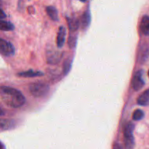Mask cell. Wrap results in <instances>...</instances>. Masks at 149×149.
Masks as SVG:
<instances>
[{"mask_svg": "<svg viewBox=\"0 0 149 149\" xmlns=\"http://www.w3.org/2000/svg\"><path fill=\"white\" fill-rule=\"evenodd\" d=\"M0 54L6 57L13 56L15 54L14 46L1 38H0Z\"/></svg>", "mask_w": 149, "mask_h": 149, "instance_id": "cell-4", "label": "cell"}, {"mask_svg": "<svg viewBox=\"0 0 149 149\" xmlns=\"http://www.w3.org/2000/svg\"><path fill=\"white\" fill-rule=\"evenodd\" d=\"M90 21H91V15H90V10H86L85 13H84L81 18V26L83 29H86L90 25Z\"/></svg>", "mask_w": 149, "mask_h": 149, "instance_id": "cell-12", "label": "cell"}, {"mask_svg": "<svg viewBox=\"0 0 149 149\" xmlns=\"http://www.w3.org/2000/svg\"><path fill=\"white\" fill-rule=\"evenodd\" d=\"M17 75L19 77H26V78H30V77H42L43 75V73L41 71H34L32 70H29V71H24V72L19 73Z\"/></svg>", "mask_w": 149, "mask_h": 149, "instance_id": "cell-10", "label": "cell"}, {"mask_svg": "<svg viewBox=\"0 0 149 149\" xmlns=\"http://www.w3.org/2000/svg\"><path fill=\"white\" fill-rule=\"evenodd\" d=\"M134 125L131 122L127 124L124 130V140L127 149H132L135 144L133 135Z\"/></svg>", "mask_w": 149, "mask_h": 149, "instance_id": "cell-2", "label": "cell"}, {"mask_svg": "<svg viewBox=\"0 0 149 149\" xmlns=\"http://www.w3.org/2000/svg\"><path fill=\"white\" fill-rule=\"evenodd\" d=\"M65 36H66V30L63 26H61L58 30V36H57V45L58 47H62L65 43Z\"/></svg>", "mask_w": 149, "mask_h": 149, "instance_id": "cell-7", "label": "cell"}, {"mask_svg": "<svg viewBox=\"0 0 149 149\" xmlns=\"http://www.w3.org/2000/svg\"><path fill=\"white\" fill-rule=\"evenodd\" d=\"M138 104L140 106H147L149 105V89L148 90H146L143 94L138 97Z\"/></svg>", "mask_w": 149, "mask_h": 149, "instance_id": "cell-9", "label": "cell"}, {"mask_svg": "<svg viewBox=\"0 0 149 149\" xmlns=\"http://www.w3.org/2000/svg\"><path fill=\"white\" fill-rule=\"evenodd\" d=\"M67 20H68V27H69L70 30L71 31H77L79 26V20L76 17H73V18L67 17Z\"/></svg>", "mask_w": 149, "mask_h": 149, "instance_id": "cell-13", "label": "cell"}, {"mask_svg": "<svg viewBox=\"0 0 149 149\" xmlns=\"http://www.w3.org/2000/svg\"><path fill=\"white\" fill-rule=\"evenodd\" d=\"M113 149H123V148H122V147L121 146L120 144H119V143H115L114 145H113Z\"/></svg>", "mask_w": 149, "mask_h": 149, "instance_id": "cell-17", "label": "cell"}, {"mask_svg": "<svg viewBox=\"0 0 149 149\" xmlns=\"http://www.w3.org/2000/svg\"><path fill=\"white\" fill-rule=\"evenodd\" d=\"M0 97L4 103L12 108H20L24 105L26 98L19 90L10 87H0Z\"/></svg>", "mask_w": 149, "mask_h": 149, "instance_id": "cell-1", "label": "cell"}, {"mask_svg": "<svg viewBox=\"0 0 149 149\" xmlns=\"http://www.w3.org/2000/svg\"><path fill=\"white\" fill-rule=\"evenodd\" d=\"M15 127V122L12 119H0V132L10 130Z\"/></svg>", "mask_w": 149, "mask_h": 149, "instance_id": "cell-6", "label": "cell"}, {"mask_svg": "<svg viewBox=\"0 0 149 149\" xmlns=\"http://www.w3.org/2000/svg\"><path fill=\"white\" fill-rule=\"evenodd\" d=\"M144 84H145V81L143 79V72L141 71H138V72L135 73L133 78H132V87L135 90L138 91L143 87Z\"/></svg>", "mask_w": 149, "mask_h": 149, "instance_id": "cell-5", "label": "cell"}, {"mask_svg": "<svg viewBox=\"0 0 149 149\" xmlns=\"http://www.w3.org/2000/svg\"><path fill=\"white\" fill-rule=\"evenodd\" d=\"M4 114V111L2 110V109H1V107H0V116H3V115Z\"/></svg>", "mask_w": 149, "mask_h": 149, "instance_id": "cell-18", "label": "cell"}, {"mask_svg": "<svg viewBox=\"0 0 149 149\" xmlns=\"http://www.w3.org/2000/svg\"><path fill=\"white\" fill-rule=\"evenodd\" d=\"M6 17V14L4 13V12L1 9H0V20H2V19L5 18Z\"/></svg>", "mask_w": 149, "mask_h": 149, "instance_id": "cell-16", "label": "cell"}, {"mask_svg": "<svg viewBox=\"0 0 149 149\" xmlns=\"http://www.w3.org/2000/svg\"><path fill=\"white\" fill-rule=\"evenodd\" d=\"M14 28V25L13 23L5 20H0V30L8 31H13Z\"/></svg>", "mask_w": 149, "mask_h": 149, "instance_id": "cell-14", "label": "cell"}, {"mask_svg": "<svg viewBox=\"0 0 149 149\" xmlns=\"http://www.w3.org/2000/svg\"><path fill=\"white\" fill-rule=\"evenodd\" d=\"M46 10L47 15L52 20L57 21L58 20V12L55 7H53V6H48V7H47Z\"/></svg>", "mask_w": 149, "mask_h": 149, "instance_id": "cell-11", "label": "cell"}, {"mask_svg": "<svg viewBox=\"0 0 149 149\" xmlns=\"http://www.w3.org/2000/svg\"><path fill=\"white\" fill-rule=\"evenodd\" d=\"M143 117L144 112L142 110H140V109L135 111V112L133 113V115H132V119L135 121H140L142 119H143Z\"/></svg>", "mask_w": 149, "mask_h": 149, "instance_id": "cell-15", "label": "cell"}, {"mask_svg": "<svg viewBox=\"0 0 149 149\" xmlns=\"http://www.w3.org/2000/svg\"><path fill=\"white\" fill-rule=\"evenodd\" d=\"M3 148V146L2 144H1V143L0 142V149H2Z\"/></svg>", "mask_w": 149, "mask_h": 149, "instance_id": "cell-19", "label": "cell"}, {"mask_svg": "<svg viewBox=\"0 0 149 149\" xmlns=\"http://www.w3.org/2000/svg\"><path fill=\"white\" fill-rule=\"evenodd\" d=\"M49 87L45 83H33L29 86V91L31 94L36 97H40L45 95L48 93Z\"/></svg>", "mask_w": 149, "mask_h": 149, "instance_id": "cell-3", "label": "cell"}, {"mask_svg": "<svg viewBox=\"0 0 149 149\" xmlns=\"http://www.w3.org/2000/svg\"><path fill=\"white\" fill-rule=\"evenodd\" d=\"M140 29L144 35L149 36V16H143L140 25Z\"/></svg>", "mask_w": 149, "mask_h": 149, "instance_id": "cell-8", "label": "cell"}, {"mask_svg": "<svg viewBox=\"0 0 149 149\" xmlns=\"http://www.w3.org/2000/svg\"><path fill=\"white\" fill-rule=\"evenodd\" d=\"M148 77H149V71H148Z\"/></svg>", "mask_w": 149, "mask_h": 149, "instance_id": "cell-20", "label": "cell"}]
</instances>
